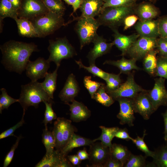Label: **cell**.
<instances>
[{
  "label": "cell",
  "mask_w": 167,
  "mask_h": 167,
  "mask_svg": "<svg viewBox=\"0 0 167 167\" xmlns=\"http://www.w3.org/2000/svg\"><path fill=\"white\" fill-rule=\"evenodd\" d=\"M2 55V63L9 71L21 74L25 70L32 53L38 51L33 43L11 40L0 46Z\"/></svg>",
  "instance_id": "obj_1"
},
{
  "label": "cell",
  "mask_w": 167,
  "mask_h": 167,
  "mask_svg": "<svg viewBox=\"0 0 167 167\" xmlns=\"http://www.w3.org/2000/svg\"><path fill=\"white\" fill-rule=\"evenodd\" d=\"M21 89L19 102L26 111L30 106L37 108L41 102L46 101L53 104L54 101L43 89L41 83L37 81H31L21 86Z\"/></svg>",
  "instance_id": "obj_2"
},
{
  "label": "cell",
  "mask_w": 167,
  "mask_h": 167,
  "mask_svg": "<svg viewBox=\"0 0 167 167\" xmlns=\"http://www.w3.org/2000/svg\"><path fill=\"white\" fill-rule=\"evenodd\" d=\"M133 6L110 7L103 9L96 19L100 26H107L112 30L118 29L123 25L125 18L134 14Z\"/></svg>",
  "instance_id": "obj_3"
},
{
  "label": "cell",
  "mask_w": 167,
  "mask_h": 167,
  "mask_svg": "<svg viewBox=\"0 0 167 167\" xmlns=\"http://www.w3.org/2000/svg\"><path fill=\"white\" fill-rule=\"evenodd\" d=\"M39 37H44L53 33L65 25L63 16L49 11L31 20Z\"/></svg>",
  "instance_id": "obj_4"
},
{
  "label": "cell",
  "mask_w": 167,
  "mask_h": 167,
  "mask_svg": "<svg viewBox=\"0 0 167 167\" xmlns=\"http://www.w3.org/2000/svg\"><path fill=\"white\" fill-rule=\"evenodd\" d=\"M74 20L77 21L75 29L79 40L81 50L84 46L92 42L98 35L97 30L100 25L94 18L80 16L74 18Z\"/></svg>",
  "instance_id": "obj_5"
},
{
  "label": "cell",
  "mask_w": 167,
  "mask_h": 167,
  "mask_svg": "<svg viewBox=\"0 0 167 167\" xmlns=\"http://www.w3.org/2000/svg\"><path fill=\"white\" fill-rule=\"evenodd\" d=\"M49 42L48 49L50 55L47 60L50 62H54L57 66H60L62 60L77 55L75 48L66 37L49 40Z\"/></svg>",
  "instance_id": "obj_6"
},
{
  "label": "cell",
  "mask_w": 167,
  "mask_h": 167,
  "mask_svg": "<svg viewBox=\"0 0 167 167\" xmlns=\"http://www.w3.org/2000/svg\"><path fill=\"white\" fill-rule=\"evenodd\" d=\"M146 90L136 83L134 73L131 72L128 75L126 81L122 83L118 89L113 91L106 92L115 100L119 97L133 99L139 92Z\"/></svg>",
  "instance_id": "obj_7"
},
{
  "label": "cell",
  "mask_w": 167,
  "mask_h": 167,
  "mask_svg": "<svg viewBox=\"0 0 167 167\" xmlns=\"http://www.w3.org/2000/svg\"><path fill=\"white\" fill-rule=\"evenodd\" d=\"M157 38L139 36L128 50L127 54L137 61L143 58L150 51L156 49Z\"/></svg>",
  "instance_id": "obj_8"
},
{
  "label": "cell",
  "mask_w": 167,
  "mask_h": 167,
  "mask_svg": "<svg viewBox=\"0 0 167 167\" xmlns=\"http://www.w3.org/2000/svg\"><path fill=\"white\" fill-rule=\"evenodd\" d=\"M48 11L41 0H23L18 11V17L30 20Z\"/></svg>",
  "instance_id": "obj_9"
},
{
  "label": "cell",
  "mask_w": 167,
  "mask_h": 167,
  "mask_svg": "<svg viewBox=\"0 0 167 167\" xmlns=\"http://www.w3.org/2000/svg\"><path fill=\"white\" fill-rule=\"evenodd\" d=\"M88 159L91 164L90 167H103L110 157L109 148L101 142H94L89 146Z\"/></svg>",
  "instance_id": "obj_10"
},
{
  "label": "cell",
  "mask_w": 167,
  "mask_h": 167,
  "mask_svg": "<svg viewBox=\"0 0 167 167\" xmlns=\"http://www.w3.org/2000/svg\"><path fill=\"white\" fill-rule=\"evenodd\" d=\"M165 79L160 77L155 79L152 89L148 91L150 99L155 111L160 106H167V90L165 85Z\"/></svg>",
  "instance_id": "obj_11"
},
{
  "label": "cell",
  "mask_w": 167,
  "mask_h": 167,
  "mask_svg": "<svg viewBox=\"0 0 167 167\" xmlns=\"http://www.w3.org/2000/svg\"><path fill=\"white\" fill-rule=\"evenodd\" d=\"M148 90L139 92L133 99L135 113L140 114L143 119H149L151 115L156 111L150 99Z\"/></svg>",
  "instance_id": "obj_12"
},
{
  "label": "cell",
  "mask_w": 167,
  "mask_h": 167,
  "mask_svg": "<svg viewBox=\"0 0 167 167\" xmlns=\"http://www.w3.org/2000/svg\"><path fill=\"white\" fill-rule=\"evenodd\" d=\"M50 63L47 60L41 57L33 61L29 60L25 68L27 76L32 81L45 78L49 67Z\"/></svg>",
  "instance_id": "obj_13"
},
{
  "label": "cell",
  "mask_w": 167,
  "mask_h": 167,
  "mask_svg": "<svg viewBox=\"0 0 167 167\" xmlns=\"http://www.w3.org/2000/svg\"><path fill=\"white\" fill-rule=\"evenodd\" d=\"M119 104L120 110L117 115L120 120L121 125L127 124L130 127L134 126L133 122L135 120L134 111L132 99L119 97L115 99Z\"/></svg>",
  "instance_id": "obj_14"
},
{
  "label": "cell",
  "mask_w": 167,
  "mask_h": 167,
  "mask_svg": "<svg viewBox=\"0 0 167 167\" xmlns=\"http://www.w3.org/2000/svg\"><path fill=\"white\" fill-rule=\"evenodd\" d=\"M94 46L88 53L87 57L89 65L95 64L96 59L108 53L114 45L112 42H107L103 36L98 34L92 41Z\"/></svg>",
  "instance_id": "obj_15"
},
{
  "label": "cell",
  "mask_w": 167,
  "mask_h": 167,
  "mask_svg": "<svg viewBox=\"0 0 167 167\" xmlns=\"http://www.w3.org/2000/svg\"><path fill=\"white\" fill-rule=\"evenodd\" d=\"M79 91V86L75 77L73 74L71 73L68 76L58 96L62 101L67 104L75 100Z\"/></svg>",
  "instance_id": "obj_16"
},
{
  "label": "cell",
  "mask_w": 167,
  "mask_h": 167,
  "mask_svg": "<svg viewBox=\"0 0 167 167\" xmlns=\"http://www.w3.org/2000/svg\"><path fill=\"white\" fill-rule=\"evenodd\" d=\"M61 152L54 150L49 156H44L36 167H71L70 161Z\"/></svg>",
  "instance_id": "obj_17"
},
{
  "label": "cell",
  "mask_w": 167,
  "mask_h": 167,
  "mask_svg": "<svg viewBox=\"0 0 167 167\" xmlns=\"http://www.w3.org/2000/svg\"><path fill=\"white\" fill-rule=\"evenodd\" d=\"M135 28L140 36L157 38L160 36L158 19L139 20L135 25Z\"/></svg>",
  "instance_id": "obj_18"
},
{
  "label": "cell",
  "mask_w": 167,
  "mask_h": 167,
  "mask_svg": "<svg viewBox=\"0 0 167 167\" xmlns=\"http://www.w3.org/2000/svg\"><path fill=\"white\" fill-rule=\"evenodd\" d=\"M134 12L138 17L139 20L142 21L154 19L159 14L158 9L154 4L147 1L136 4L134 8Z\"/></svg>",
  "instance_id": "obj_19"
},
{
  "label": "cell",
  "mask_w": 167,
  "mask_h": 167,
  "mask_svg": "<svg viewBox=\"0 0 167 167\" xmlns=\"http://www.w3.org/2000/svg\"><path fill=\"white\" fill-rule=\"evenodd\" d=\"M112 31L114 33V40L112 43L121 52L122 56L126 54L129 49L140 36L137 33L125 35L120 33L118 29Z\"/></svg>",
  "instance_id": "obj_20"
},
{
  "label": "cell",
  "mask_w": 167,
  "mask_h": 167,
  "mask_svg": "<svg viewBox=\"0 0 167 167\" xmlns=\"http://www.w3.org/2000/svg\"><path fill=\"white\" fill-rule=\"evenodd\" d=\"M104 0H83L79 9L82 17L94 18L102 10Z\"/></svg>",
  "instance_id": "obj_21"
},
{
  "label": "cell",
  "mask_w": 167,
  "mask_h": 167,
  "mask_svg": "<svg viewBox=\"0 0 167 167\" xmlns=\"http://www.w3.org/2000/svg\"><path fill=\"white\" fill-rule=\"evenodd\" d=\"M70 106V119L74 122H79L86 120L91 115V112L86 106L81 102L75 100Z\"/></svg>",
  "instance_id": "obj_22"
},
{
  "label": "cell",
  "mask_w": 167,
  "mask_h": 167,
  "mask_svg": "<svg viewBox=\"0 0 167 167\" xmlns=\"http://www.w3.org/2000/svg\"><path fill=\"white\" fill-rule=\"evenodd\" d=\"M137 61L136 60L132 58L127 59L123 56L120 59L117 61L106 60L104 62L103 64H107L116 66L120 70L121 74L128 75L131 73L132 70H141V68L136 65Z\"/></svg>",
  "instance_id": "obj_23"
},
{
  "label": "cell",
  "mask_w": 167,
  "mask_h": 167,
  "mask_svg": "<svg viewBox=\"0 0 167 167\" xmlns=\"http://www.w3.org/2000/svg\"><path fill=\"white\" fill-rule=\"evenodd\" d=\"M17 26L19 34L28 37H39L31 21L29 19L16 18L14 19Z\"/></svg>",
  "instance_id": "obj_24"
},
{
  "label": "cell",
  "mask_w": 167,
  "mask_h": 167,
  "mask_svg": "<svg viewBox=\"0 0 167 167\" xmlns=\"http://www.w3.org/2000/svg\"><path fill=\"white\" fill-rule=\"evenodd\" d=\"M94 142L93 140L82 137L74 133L72 137L61 151L66 156L69 152L75 148L84 146H89Z\"/></svg>",
  "instance_id": "obj_25"
},
{
  "label": "cell",
  "mask_w": 167,
  "mask_h": 167,
  "mask_svg": "<svg viewBox=\"0 0 167 167\" xmlns=\"http://www.w3.org/2000/svg\"><path fill=\"white\" fill-rule=\"evenodd\" d=\"M109 149L111 157L120 161L124 167L131 153V152L126 146L115 143L112 144Z\"/></svg>",
  "instance_id": "obj_26"
},
{
  "label": "cell",
  "mask_w": 167,
  "mask_h": 167,
  "mask_svg": "<svg viewBox=\"0 0 167 167\" xmlns=\"http://www.w3.org/2000/svg\"><path fill=\"white\" fill-rule=\"evenodd\" d=\"M158 54L156 49L149 52L144 57L143 59V70L150 75L156 76L157 58L156 54Z\"/></svg>",
  "instance_id": "obj_27"
},
{
  "label": "cell",
  "mask_w": 167,
  "mask_h": 167,
  "mask_svg": "<svg viewBox=\"0 0 167 167\" xmlns=\"http://www.w3.org/2000/svg\"><path fill=\"white\" fill-rule=\"evenodd\" d=\"M59 66H57L55 71L52 73L47 72L44 81L41 83L43 89L52 99L54 98V93L56 89L57 71Z\"/></svg>",
  "instance_id": "obj_28"
},
{
  "label": "cell",
  "mask_w": 167,
  "mask_h": 167,
  "mask_svg": "<svg viewBox=\"0 0 167 167\" xmlns=\"http://www.w3.org/2000/svg\"><path fill=\"white\" fill-rule=\"evenodd\" d=\"M99 128L101 130V135L98 138L93 140V141L100 140L103 145L110 148L112 145V141L119 128L118 127H107L103 126H100Z\"/></svg>",
  "instance_id": "obj_29"
},
{
  "label": "cell",
  "mask_w": 167,
  "mask_h": 167,
  "mask_svg": "<svg viewBox=\"0 0 167 167\" xmlns=\"http://www.w3.org/2000/svg\"><path fill=\"white\" fill-rule=\"evenodd\" d=\"M18 11L15 9L9 0H1L0 4V20L6 17L14 19L18 17Z\"/></svg>",
  "instance_id": "obj_30"
},
{
  "label": "cell",
  "mask_w": 167,
  "mask_h": 167,
  "mask_svg": "<svg viewBox=\"0 0 167 167\" xmlns=\"http://www.w3.org/2000/svg\"><path fill=\"white\" fill-rule=\"evenodd\" d=\"M55 141L56 150L61 152L63 148V139L62 127V118H58L54 123L52 131Z\"/></svg>",
  "instance_id": "obj_31"
},
{
  "label": "cell",
  "mask_w": 167,
  "mask_h": 167,
  "mask_svg": "<svg viewBox=\"0 0 167 167\" xmlns=\"http://www.w3.org/2000/svg\"><path fill=\"white\" fill-rule=\"evenodd\" d=\"M97 102L105 107L112 105L115 100L106 92L105 85L103 84L94 95L93 99Z\"/></svg>",
  "instance_id": "obj_32"
},
{
  "label": "cell",
  "mask_w": 167,
  "mask_h": 167,
  "mask_svg": "<svg viewBox=\"0 0 167 167\" xmlns=\"http://www.w3.org/2000/svg\"><path fill=\"white\" fill-rule=\"evenodd\" d=\"M154 151L152 162L156 167H167V141Z\"/></svg>",
  "instance_id": "obj_33"
},
{
  "label": "cell",
  "mask_w": 167,
  "mask_h": 167,
  "mask_svg": "<svg viewBox=\"0 0 167 167\" xmlns=\"http://www.w3.org/2000/svg\"><path fill=\"white\" fill-rule=\"evenodd\" d=\"M42 142L46 151L45 156H50L54 151L55 148V139L52 132L49 131L47 128L43 130Z\"/></svg>",
  "instance_id": "obj_34"
},
{
  "label": "cell",
  "mask_w": 167,
  "mask_h": 167,
  "mask_svg": "<svg viewBox=\"0 0 167 167\" xmlns=\"http://www.w3.org/2000/svg\"><path fill=\"white\" fill-rule=\"evenodd\" d=\"M49 11L63 16L66 8L62 0H41Z\"/></svg>",
  "instance_id": "obj_35"
},
{
  "label": "cell",
  "mask_w": 167,
  "mask_h": 167,
  "mask_svg": "<svg viewBox=\"0 0 167 167\" xmlns=\"http://www.w3.org/2000/svg\"><path fill=\"white\" fill-rule=\"evenodd\" d=\"M76 64L79 66V68H84L94 76H97L105 81L108 78L109 73H107L97 67L95 64L90 65L89 66L84 65L80 59L79 61L75 60Z\"/></svg>",
  "instance_id": "obj_36"
},
{
  "label": "cell",
  "mask_w": 167,
  "mask_h": 167,
  "mask_svg": "<svg viewBox=\"0 0 167 167\" xmlns=\"http://www.w3.org/2000/svg\"><path fill=\"white\" fill-rule=\"evenodd\" d=\"M62 127L64 148L72 137L75 130L71 124V121L64 118H62Z\"/></svg>",
  "instance_id": "obj_37"
},
{
  "label": "cell",
  "mask_w": 167,
  "mask_h": 167,
  "mask_svg": "<svg viewBox=\"0 0 167 167\" xmlns=\"http://www.w3.org/2000/svg\"><path fill=\"white\" fill-rule=\"evenodd\" d=\"M121 74H115L109 73L108 78L105 81L106 84L105 89L107 92L112 91L118 89L122 84V80L120 77Z\"/></svg>",
  "instance_id": "obj_38"
},
{
  "label": "cell",
  "mask_w": 167,
  "mask_h": 167,
  "mask_svg": "<svg viewBox=\"0 0 167 167\" xmlns=\"http://www.w3.org/2000/svg\"><path fill=\"white\" fill-rule=\"evenodd\" d=\"M147 156L141 155H136L132 153L124 166L125 167H148V163L146 162Z\"/></svg>",
  "instance_id": "obj_39"
},
{
  "label": "cell",
  "mask_w": 167,
  "mask_h": 167,
  "mask_svg": "<svg viewBox=\"0 0 167 167\" xmlns=\"http://www.w3.org/2000/svg\"><path fill=\"white\" fill-rule=\"evenodd\" d=\"M0 90L2 94L0 95V113L4 109H7L11 104L16 102H19V100L15 99L8 95L6 89L2 88Z\"/></svg>",
  "instance_id": "obj_40"
},
{
  "label": "cell",
  "mask_w": 167,
  "mask_h": 167,
  "mask_svg": "<svg viewBox=\"0 0 167 167\" xmlns=\"http://www.w3.org/2000/svg\"><path fill=\"white\" fill-rule=\"evenodd\" d=\"M83 83L85 87L88 91L92 99H93L95 93L103 84L102 83L92 80L91 76H85L84 78Z\"/></svg>",
  "instance_id": "obj_41"
},
{
  "label": "cell",
  "mask_w": 167,
  "mask_h": 167,
  "mask_svg": "<svg viewBox=\"0 0 167 167\" xmlns=\"http://www.w3.org/2000/svg\"><path fill=\"white\" fill-rule=\"evenodd\" d=\"M138 0H104L102 9L110 7H123L133 6Z\"/></svg>",
  "instance_id": "obj_42"
},
{
  "label": "cell",
  "mask_w": 167,
  "mask_h": 167,
  "mask_svg": "<svg viewBox=\"0 0 167 167\" xmlns=\"http://www.w3.org/2000/svg\"><path fill=\"white\" fill-rule=\"evenodd\" d=\"M146 135L145 131H144L142 137L137 136L136 138L134 139L132 142L135 145L138 149L145 153L146 156H150L153 158L154 156V151H152L149 150L144 140V137Z\"/></svg>",
  "instance_id": "obj_43"
},
{
  "label": "cell",
  "mask_w": 167,
  "mask_h": 167,
  "mask_svg": "<svg viewBox=\"0 0 167 167\" xmlns=\"http://www.w3.org/2000/svg\"><path fill=\"white\" fill-rule=\"evenodd\" d=\"M156 76L167 79V58L160 56L157 58Z\"/></svg>",
  "instance_id": "obj_44"
},
{
  "label": "cell",
  "mask_w": 167,
  "mask_h": 167,
  "mask_svg": "<svg viewBox=\"0 0 167 167\" xmlns=\"http://www.w3.org/2000/svg\"><path fill=\"white\" fill-rule=\"evenodd\" d=\"M43 102L45 105V110L44 113V119L43 123L44 124L45 128H47V124L51 123L53 120L57 119V117L56 113L52 109V104L46 101H45Z\"/></svg>",
  "instance_id": "obj_45"
},
{
  "label": "cell",
  "mask_w": 167,
  "mask_h": 167,
  "mask_svg": "<svg viewBox=\"0 0 167 167\" xmlns=\"http://www.w3.org/2000/svg\"><path fill=\"white\" fill-rule=\"evenodd\" d=\"M156 49L160 56L167 58V38L157 39Z\"/></svg>",
  "instance_id": "obj_46"
},
{
  "label": "cell",
  "mask_w": 167,
  "mask_h": 167,
  "mask_svg": "<svg viewBox=\"0 0 167 167\" xmlns=\"http://www.w3.org/2000/svg\"><path fill=\"white\" fill-rule=\"evenodd\" d=\"M25 111H23L21 120L13 126L2 132L0 135V139H2L10 136H15L14 134V132L17 129L21 126L24 123V119Z\"/></svg>",
  "instance_id": "obj_47"
},
{
  "label": "cell",
  "mask_w": 167,
  "mask_h": 167,
  "mask_svg": "<svg viewBox=\"0 0 167 167\" xmlns=\"http://www.w3.org/2000/svg\"><path fill=\"white\" fill-rule=\"evenodd\" d=\"M22 138L21 135L17 137L15 143L13 145L5 158L3 163V167H7L11 162L14 156L15 151L17 148L19 142Z\"/></svg>",
  "instance_id": "obj_48"
},
{
  "label": "cell",
  "mask_w": 167,
  "mask_h": 167,
  "mask_svg": "<svg viewBox=\"0 0 167 167\" xmlns=\"http://www.w3.org/2000/svg\"><path fill=\"white\" fill-rule=\"evenodd\" d=\"M158 20L160 36L167 38V16L161 17Z\"/></svg>",
  "instance_id": "obj_49"
},
{
  "label": "cell",
  "mask_w": 167,
  "mask_h": 167,
  "mask_svg": "<svg viewBox=\"0 0 167 167\" xmlns=\"http://www.w3.org/2000/svg\"><path fill=\"white\" fill-rule=\"evenodd\" d=\"M138 20H139L138 17L135 14L127 16L124 19L123 23L124 31L127 30L135 25Z\"/></svg>",
  "instance_id": "obj_50"
},
{
  "label": "cell",
  "mask_w": 167,
  "mask_h": 167,
  "mask_svg": "<svg viewBox=\"0 0 167 167\" xmlns=\"http://www.w3.org/2000/svg\"><path fill=\"white\" fill-rule=\"evenodd\" d=\"M115 137L127 141L131 140L132 141L134 139L130 136L126 128H119L115 133Z\"/></svg>",
  "instance_id": "obj_51"
},
{
  "label": "cell",
  "mask_w": 167,
  "mask_h": 167,
  "mask_svg": "<svg viewBox=\"0 0 167 167\" xmlns=\"http://www.w3.org/2000/svg\"><path fill=\"white\" fill-rule=\"evenodd\" d=\"M68 4L71 5L73 8V12L71 15L79 8L83 0H63Z\"/></svg>",
  "instance_id": "obj_52"
},
{
  "label": "cell",
  "mask_w": 167,
  "mask_h": 167,
  "mask_svg": "<svg viewBox=\"0 0 167 167\" xmlns=\"http://www.w3.org/2000/svg\"><path fill=\"white\" fill-rule=\"evenodd\" d=\"M121 163L110 157L104 165L103 167H122Z\"/></svg>",
  "instance_id": "obj_53"
},
{
  "label": "cell",
  "mask_w": 167,
  "mask_h": 167,
  "mask_svg": "<svg viewBox=\"0 0 167 167\" xmlns=\"http://www.w3.org/2000/svg\"><path fill=\"white\" fill-rule=\"evenodd\" d=\"M67 157L69 161L74 165H78L81 163V161L77 155L68 156Z\"/></svg>",
  "instance_id": "obj_54"
},
{
  "label": "cell",
  "mask_w": 167,
  "mask_h": 167,
  "mask_svg": "<svg viewBox=\"0 0 167 167\" xmlns=\"http://www.w3.org/2000/svg\"><path fill=\"white\" fill-rule=\"evenodd\" d=\"M77 155L81 161L88 159L89 158V154L87 152L85 148L83 150H79L77 152Z\"/></svg>",
  "instance_id": "obj_55"
},
{
  "label": "cell",
  "mask_w": 167,
  "mask_h": 167,
  "mask_svg": "<svg viewBox=\"0 0 167 167\" xmlns=\"http://www.w3.org/2000/svg\"><path fill=\"white\" fill-rule=\"evenodd\" d=\"M163 118L164 122L165 130L164 139L165 142L167 141V108L164 113H161Z\"/></svg>",
  "instance_id": "obj_56"
},
{
  "label": "cell",
  "mask_w": 167,
  "mask_h": 167,
  "mask_svg": "<svg viewBox=\"0 0 167 167\" xmlns=\"http://www.w3.org/2000/svg\"><path fill=\"white\" fill-rule=\"evenodd\" d=\"M14 7L18 11L19 9L21 2V0H9Z\"/></svg>",
  "instance_id": "obj_57"
},
{
  "label": "cell",
  "mask_w": 167,
  "mask_h": 167,
  "mask_svg": "<svg viewBox=\"0 0 167 167\" xmlns=\"http://www.w3.org/2000/svg\"><path fill=\"white\" fill-rule=\"evenodd\" d=\"M146 1H148L152 3L155 4L158 0H143Z\"/></svg>",
  "instance_id": "obj_58"
}]
</instances>
